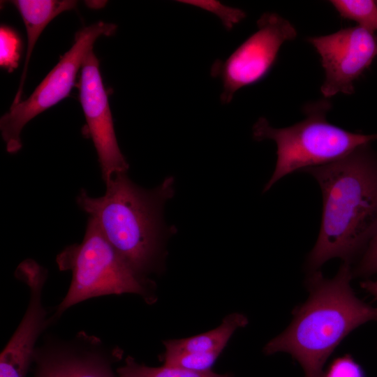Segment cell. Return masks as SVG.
Segmentation results:
<instances>
[{
	"label": "cell",
	"instance_id": "obj_1",
	"mask_svg": "<svg viewBox=\"0 0 377 377\" xmlns=\"http://www.w3.org/2000/svg\"><path fill=\"white\" fill-rule=\"evenodd\" d=\"M302 172L316 179L323 195L320 230L307 268L317 271L333 258L350 264L377 232V155L367 145Z\"/></svg>",
	"mask_w": 377,
	"mask_h": 377
},
{
	"label": "cell",
	"instance_id": "obj_2",
	"mask_svg": "<svg viewBox=\"0 0 377 377\" xmlns=\"http://www.w3.org/2000/svg\"><path fill=\"white\" fill-rule=\"evenodd\" d=\"M352 277L346 263L332 279L318 270L311 272L308 299L293 310L289 326L266 344L264 352L288 353L301 365L304 377H323L325 362L344 337L360 325L377 320V308L357 297L350 284Z\"/></svg>",
	"mask_w": 377,
	"mask_h": 377
},
{
	"label": "cell",
	"instance_id": "obj_3",
	"mask_svg": "<svg viewBox=\"0 0 377 377\" xmlns=\"http://www.w3.org/2000/svg\"><path fill=\"white\" fill-rule=\"evenodd\" d=\"M105 183L103 196L92 198L82 189L77 204L140 275L150 268L156 254L163 228L162 207L173 195V179L167 178L150 191L135 185L122 172L114 173Z\"/></svg>",
	"mask_w": 377,
	"mask_h": 377
},
{
	"label": "cell",
	"instance_id": "obj_4",
	"mask_svg": "<svg viewBox=\"0 0 377 377\" xmlns=\"http://www.w3.org/2000/svg\"><path fill=\"white\" fill-rule=\"evenodd\" d=\"M330 108L327 100L308 104L305 119L281 128L272 127L264 117L255 123L253 138L272 140L277 147L276 167L263 193L287 175L336 161L377 139V134L350 132L332 124L326 119Z\"/></svg>",
	"mask_w": 377,
	"mask_h": 377
},
{
	"label": "cell",
	"instance_id": "obj_5",
	"mask_svg": "<svg viewBox=\"0 0 377 377\" xmlns=\"http://www.w3.org/2000/svg\"><path fill=\"white\" fill-rule=\"evenodd\" d=\"M61 271L71 270L72 281L52 318L86 300L110 295H145L137 274L108 242L96 221L89 218L80 244L66 247L57 257Z\"/></svg>",
	"mask_w": 377,
	"mask_h": 377
},
{
	"label": "cell",
	"instance_id": "obj_6",
	"mask_svg": "<svg viewBox=\"0 0 377 377\" xmlns=\"http://www.w3.org/2000/svg\"><path fill=\"white\" fill-rule=\"evenodd\" d=\"M117 25L99 21L75 34L72 47L36 87L31 96L17 104L0 119V130L6 151L15 154L22 148L21 132L33 118L68 96L86 55L101 36L113 34Z\"/></svg>",
	"mask_w": 377,
	"mask_h": 377
},
{
	"label": "cell",
	"instance_id": "obj_7",
	"mask_svg": "<svg viewBox=\"0 0 377 377\" xmlns=\"http://www.w3.org/2000/svg\"><path fill=\"white\" fill-rule=\"evenodd\" d=\"M258 29L242 42L224 61L212 64L211 75L222 84L221 101L228 104L240 89L254 84L269 73L281 45L297 35L295 27L275 13H263Z\"/></svg>",
	"mask_w": 377,
	"mask_h": 377
},
{
	"label": "cell",
	"instance_id": "obj_8",
	"mask_svg": "<svg viewBox=\"0 0 377 377\" xmlns=\"http://www.w3.org/2000/svg\"><path fill=\"white\" fill-rule=\"evenodd\" d=\"M321 59L325 80L321 93L325 98L354 93V82L377 56V37L360 26L331 34L309 37Z\"/></svg>",
	"mask_w": 377,
	"mask_h": 377
},
{
	"label": "cell",
	"instance_id": "obj_9",
	"mask_svg": "<svg viewBox=\"0 0 377 377\" xmlns=\"http://www.w3.org/2000/svg\"><path fill=\"white\" fill-rule=\"evenodd\" d=\"M80 70V101L105 182L115 172H126L128 164L117 143L99 61L93 50L84 57Z\"/></svg>",
	"mask_w": 377,
	"mask_h": 377
},
{
	"label": "cell",
	"instance_id": "obj_10",
	"mask_svg": "<svg viewBox=\"0 0 377 377\" xmlns=\"http://www.w3.org/2000/svg\"><path fill=\"white\" fill-rule=\"evenodd\" d=\"M18 270L20 278L29 288L30 299L18 327L1 353L0 377H26L36 340L47 323L41 301L45 274L31 260L24 262Z\"/></svg>",
	"mask_w": 377,
	"mask_h": 377
},
{
	"label": "cell",
	"instance_id": "obj_11",
	"mask_svg": "<svg viewBox=\"0 0 377 377\" xmlns=\"http://www.w3.org/2000/svg\"><path fill=\"white\" fill-rule=\"evenodd\" d=\"M34 359V377H115L100 341L82 334L70 344L35 350Z\"/></svg>",
	"mask_w": 377,
	"mask_h": 377
},
{
	"label": "cell",
	"instance_id": "obj_12",
	"mask_svg": "<svg viewBox=\"0 0 377 377\" xmlns=\"http://www.w3.org/2000/svg\"><path fill=\"white\" fill-rule=\"evenodd\" d=\"M12 3L18 10L27 34V48L20 85L12 104L22 101L30 57L35 44L47 25L60 13L75 8L77 1L72 0H15Z\"/></svg>",
	"mask_w": 377,
	"mask_h": 377
},
{
	"label": "cell",
	"instance_id": "obj_13",
	"mask_svg": "<svg viewBox=\"0 0 377 377\" xmlns=\"http://www.w3.org/2000/svg\"><path fill=\"white\" fill-rule=\"evenodd\" d=\"M248 324L247 318L235 313L226 317L216 328L191 337L164 341L168 352H209L223 350L228 340L238 328Z\"/></svg>",
	"mask_w": 377,
	"mask_h": 377
},
{
	"label": "cell",
	"instance_id": "obj_14",
	"mask_svg": "<svg viewBox=\"0 0 377 377\" xmlns=\"http://www.w3.org/2000/svg\"><path fill=\"white\" fill-rule=\"evenodd\" d=\"M117 377H234L231 374H216L211 370L195 371L179 367L163 365L151 367L137 363L131 357L117 369Z\"/></svg>",
	"mask_w": 377,
	"mask_h": 377
},
{
	"label": "cell",
	"instance_id": "obj_15",
	"mask_svg": "<svg viewBox=\"0 0 377 377\" xmlns=\"http://www.w3.org/2000/svg\"><path fill=\"white\" fill-rule=\"evenodd\" d=\"M343 18L355 21L371 32L377 31V3L372 0H332L330 1Z\"/></svg>",
	"mask_w": 377,
	"mask_h": 377
},
{
	"label": "cell",
	"instance_id": "obj_16",
	"mask_svg": "<svg viewBox=\"0 0 377 377\" xmlns=\"http://www.w3.org/2000/svg\"><path fill=\"white\" fill-rule=\"evenodd\" d=\"M223 350L209 352H168L164 355V365L195 371H209Z\"/></svg>",
	"mask_w": 377,
	"mask_h": 377
},
{
	"label": "cell",
	"instance_id": "obj_17",
	"mask_svg": "<svg viewBox=\"0 0 377 377\" xmlns=\"http://www.w3.org/2000/svg\"><path fill=\"white\" fill-rule=\"evenodd\" d=\"M21 54V40L17 34L7 26L0 28V65L8 72L18 66Z\"/></svg>",
	"mask_w": 377,
	"mask_h": 377
},
{
	"label": "cell",
	"instance_id": "obj_18",
	"mask_svg": "<svg viewBox=\"0 0 377 377\" xmlns=\"http://www.w3.org/2000/svg\"><path fill=\"white\" fill-rule=\"evenodd\" d=\"M216 15L226 29L230 31L246 17V13L239 8L226 6L216 1H180Z\"/></svg>",
	"mask_w": 377,
	"mask_h": 377
},
{
	"label": "cell",
	"instance_id": "obj_19",
	"mask_svg": "<svg viewBox=\"0 0 377 377\" xmlns=\"http://www.w3.org/2000/svg\"><path fill=\"white\" fill-rule=\"evenodd\" d=\"M323 377H364L360 366L349 355L336 359Z\"/></svg>",
	"mask_w": 377,
	"mask_h": 377
},
{
	"label": "cell",
	"instance_id": "obj_20",
	"mask_svg": "<svg viewBox=\"0 0 377 377\" xmlns=\"http://www.w3.org/2000/svg\"><path fill=\"white\" fill-rule=\"evenodd\" d=\"M353 276H367L377 273V232L364 250Z\"/></svg>",
	"mask_w": 377,
	"mask_h": 377
},
{
	"label": "cell",
	"instance_id": "obj_21",
	"mask_svg": "<svg viewBox=\"0 0 377 377\" xmlns=\"http://www.w3.org/2000/svg\"><path fill=\"white\" fill-rule=\"evenodd\" d=\"M361 287L377 300V280L363 281Z\"/></svg>",
	"mask_w": 377,
	"mask_h": 377
},
{
	"label": "cell",
	"instance_id": "obj_22",
	"mask_svg": "<svg viewBox=\"0 0 377 377\" xmlns=\"http://www.w3.org/2000/svg\"><path fill=\"white\" fill-rule=\"evenodd\" d=\"M376 3H377V1H376Z\"/></svg>",
	"mask_w": 377,
	"mask_h": 377
}]
</instances>
